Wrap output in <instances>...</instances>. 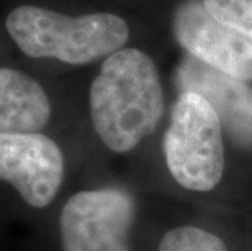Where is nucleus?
<instances>
[{
  "label": "nucleus",
  "mask_w": 252,
  "mask_h": 251,
  "mask_svg": "<svg viewBox=\"0 0 252 251\" xmlns=\"http://www.w3.org/2000/svg\"><path fill=\"white\" fill-rule=\"evenodd\" d=\"M171 176L186 189H213L224 172L223 126L208 101L194 92L179 95L164 136Z\"/></svg>",
  "instance_id": "3"
},
{
  "label": "nucleus",
  "mask_w": 252,
  "mask_h": 251,
  "mask_svg": "<svg viewBox=\"0 0 252 251\" xmlns=\"http://www.w3.org/2000/svg\"><path fill=\"white\" fill-rule=\"evenodd\" d=\"M63 155L41 132L0 134V179L18 191L36 209L49 206L61 189Z\"/></svg>",
  "instance_id": "5"
},
{
  "label": "nucleus",
  "mask_w": 252,
  "mask_h": 251,
  "mask_svg": "<svg viewBox=\"0 0 252 251\" xmlns=\"http://www.w3.org/2000/svg\"><path fill=\"white\" fill-rule=\"evenodd\" d=\"M49 117V98L33 77L0 69V134L39 132Z\"/></svg>",
  "instance_id": "8"
},
{
  "label": "nucleus",
  "mask_w": 252,
  "mask_h": 251,
  "mask_svg": "<svg viewBox=\"0 0 252 251\" xmlns=\"http://www.w3.org/2000/svg\"><path fill=\"white\" fill-rule=\"evenodd\" d=\"M135 204L126 191L103 188L80 191L62 207L61 242L63 251H130L128 230Z\"/></svg>",
  "instance_id": "4"
},
{
  "label": "nucleus",
  "mask_w": 252,
  "mask_h": 251,
  "mask_svg": "<svg viewBox=\"0 0 252 251\" xmlns=\"http://www.w3.org/2000/svg\"><path fill=\"white\" fill-rule=\"evenodd\" d=\"M202 2L213 18L252 41V0H202Z\"/></svg>",
  "instance_id": "10"
},
{
  "label": "nucleus",
  "mask_w": 252,
  "mask_h": 251,
  "mask_svg": "<svg viewBox=\"0 0 252 251\" xmlns=\"http://www.w3.org/2000/svg\"><path fill=\"white\" fill-rule=\"evenodd\" d=\"M158 251H228V248L215 233L184 225L166 233Z\"/></svg>",
  "instance_id": "9"
},
{
  "label": "nucleus",
  "mask_w": 252,
  "mask_h": 251,
  "mask_svg": "<svg viewBox=\"0 0 252 251\" xmlns=\"http://www.w3.org/2000/svg\"><path fill=\"white\" fill-rule=\"evenodd\" d=\"M94 132L112 152L124 153L153 134L163 116L158 69L145 52L122 47L106 57L90 88Z\"/></svg>",
  "instance_id": "1"
},
{
  "label": "nucleus",
  "mask_w": 252,
  "mask_h": 251,
  "mask_svg": "<svg viewBox=\"0 0 252 251\" xmlns=\"http://www.w3.org/2000/svg\"><path fill=\"white\" fill-rule=\"evenodd\" d=\"M7 31L26 56L57 59L72 66L108 57L128 39L126 20L114 13L68 17L33 5L15 8L7 17Z\"/></svg>",
  "instance_id": "2"
},
{
  "label": "nucleus",
  "mask_w": 252,
  "mask_h": 251,
  "mask_svg": "<svg viewBox=\"0 0 252 251\" xmlns=\"http://www.w3.org/2000/svg\"><path fill=\"white\" fill-rule=\"evenodd\" d=\"M173 35L187 54L228 75L252 82V41L213 18L202 0H184L178 5Z\"/></svg>",
  "instance_id": "6"
},
{
  "label": "nucleus",
  "mask_w": 252,
  "mask_h": 251,
  "mask_svg": "<svg viewBox=\"0 0 252 251\" xmlns=\"http://www.w3.org/2000/svg\"><path fill=\"white\" fill-rule=\"evenodd\" d=\"M176 82L184 92L205 98L220 117L223 131L244 150H252V87L187 54L181 61Z\"/></svg>",
  "instance_id": "7"
}]
</instances>
